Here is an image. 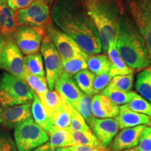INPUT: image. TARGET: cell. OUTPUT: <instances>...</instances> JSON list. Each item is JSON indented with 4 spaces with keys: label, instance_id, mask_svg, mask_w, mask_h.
Masks as SVG:
<instances>
[{
    "label": "cell",
    "instance_id": "1",
    "mask_svg": "<svg viewBox=\"0 0 151 151\" xmlns=\"http://www.w3.org/2000/svg\"><path fill=\"white\" fill-rule=\"evenodd\" d=\"M53 23L72 38L88 55L100 53L101 41L93 22L81 0H57L52 8Z\"/></svg>",
    "mask_w": 151,
    "mask_h": 151
},
{
    "label": "cell",
    "instance_id": "27",
    "mask_svg": "<svg viewBox=\"0 0 151 151\" xmlns=\"http://www.w3.org/2000/svg\"><path fill=\"white\" fill-rule=\"evenodd\" d=\"M26 69L28 72L37 76L45 78L46 71L43 67L42 55L39 52L24 57Z\"/></svg>",
    "mask_w": 151,
    "mask_h": 151
},
{
    "label": "cell",
    "instance_id": "35",
    "mask_svg": "<svg viewBox=\"0 0 151 151\" xmlns=\"http://www.w3.org/2000/svg\"><path fill=\"white\" fill-rule=\"evenodd\" d=\"M69 105L71 111V123L69 129L75 132H90L91 129L88 125L83 116L73 108L72 106Z\"/></svg>",
    "mask_w": 151,
    "mask_h": 151
},
{
    "label": "cell",
    "instance_id": "47",
    "mask_svg": "<svg viewBox=\"0 0 151 151\" xmlns=\"http://www.w3.org/2000/svg\"><path fill=\"white\" fill-rule=\"evenodd\" d=\"M150 70H151V67H150Z\"/></svg>",
    "mask_w": 151,
    "mask_h": 151
},
{
    "label": "cell",
    "instance_id": "10",
    "mask_svg": "<svg viewBox=\"0 0 151 151\" xmlns=\"http://www.w3.org/2000/svg\"><path fill=\"white\" fill-rule=\"evenodd\" d=\"M45 33L54 43L62 62L86 54L70 36L59 29L52 22L45 26Z\"/></svg>",
    "mask_w": 151,
    "mask_h": 151
},
{
    "label": "cell",
    "instance_id": "12",
    "mask_svg": "<svg viewBox=\"0 0 151 151\" xmlns=\"http://www.w3.org/2000/svg\"><path fill=\"white\" fill-rule=\"evenodd\" d=\"M31 106L32 103L16 106L0 105V125L13 129L32 118Z\"/></svg>",
    "mask_w": 151,
    "mask_h": 151
},
{
    "label": "cell",
    "instance_id": "30",
    "mask_svg": "<svg viewBox=\"0 0 151 151\" xmlns=\"http://www.w3.org/2000/svg\"><path fill=\"white\" fill-rule=\"evenodd\" d=\"M101 94L109 98L112 102L117 105H123L129 102L134 97V92H124L107 86Z\"/></svg>",
    "mask_w": 151,
    "mask_h": 151
},
{
    "label": "cell",
    "instance_id": "20",
    "mask_svg": "<svg viewBox=\"0 0 151 151\" xmlns=\"http://www.w3.org/2000/svg\"><path fill=\"white\" fill-rule=\"evenodd\" d=\"M107 53L111 62L109 73L113 77L118 75H127L133 73L134 71L126 65L122 57L120 56L115 41H113L110 44Z\"/></svg>",
    "mask_w": 151,
    "mask_h": 151
},
{
    "label": "cell",
    "instance_id": "33",
    "mask_svg": "<svg viewBox=\"0 0 151 151\" xmlns=\"http://www.w3.org/2000/svg\"><path fill=\"white\" fill-rule=\"evenodd\" d=\"M133 73L127 75H118L113 76L109 86L114 89L124 92H129L133 87Z\"/></svg>",
    "mask_w": 151,
    "mask_h": 151
},
{
    "label": "cell",
    "instance_id": "23",
    "mask_svg": "<svg viewBox=\"0 0 151 151\" xmlns=\"http://www.w3.org/2000/svg\"><path fill=\"white\" fill-rule=\"evenodd\" d=\"M87 65L89 71L99 76L108 73L110 71L111 62L109 57L105 55H91L87 59Z\"/></svg>",
    "mask_w": 151,
    "mask_h": 151
},
{
    "label": "cell",
    "instance_id": "45",
    "mask_svg": "<svg viewBox=\"0 0 151 151\" xmlns=\"http://www.w3.org/2000/svg\"><path fill=\"white\" fill-rule=\"evenodd\" d=\"M55 151H68V148H57Z\"/></svg>",
    "mask_w": 151,
    "mask_h": 151
},
{
    "label": "cell",
    "instance_id": "32",
    "mask_svg": "<svg viewBox=\"0 0 151 151\" xmlns=\"http://www.w3.org/2000/svg\"><path fill=\"white\" fill-rule=\"evenodd\" d=\"M40 99L49 116H50V115L60 106L64 100L56 90H48Z\"/></svg>",
    "mask_w": 151,
    "mask_h": 151
},
{
    "label": "cell",
    "instance_id": "39",
    "mask_svg": "<svg viewBox=\"0 0 151 151\" xmlns=\"http://www.w3.org/2000/svg\"><path fill=\"white\" fill-rule=\"evenodd\" d=\"M35 0H7V4L14 11L25 9Z\"/></svg>",
    "mask_w": 151,
    "mask_h": 151
},
{
    "label": "cell",
    "instance_id": "46",
    "mask_svg": "<svg viewBox=\"0 0 151 151\" xmlns=\"http://www.w3.org/2000/svg\"><path fill=\"white\" fill-rule=\"evenodd\" d=\"M7 0H0V5H2L6 3Z\"/></svg>",
    "mask_w": 151,
    "mask_h": 151
},
{
    "label": "cell",
    "instance_id": "13",
    "mask_svg": "<svg viewBox=\"0 0 151 151\" xmlns=\"http://www.w3.org/2000/svg\"><path fill=\"white\" fill-rule=\"evenodd\" d=\"M89 125L94 134L105 148L111 144L119 129L118 124L115 118H95Z\"/></svg>",
    "mask_w": 151,
    "mask_h": 151
},
{
    "label": "cell",
    "instance_id": "9",
    "mask_svg": "<svg viewBox=\"0 0 151 151\" xmlns=\"http://www.w3.org/2000/svg\"><path fill=\"white\" fill-rule=\"evenodd\" d=\"M40 50L44 60L46 78L48 89L52 90L56 81L63 73L61 58L54 43L46 35L43 37Z\"/></svg>",
    "mask_w": 151,
    "mask_h": 151
},
{
    "label": "cell",
    "instance_id": "34",
    "mask_svg": "<svg viewBox=\"0 0 151 151\" xmlns=\"http://www.w3.org/2000/svg\"><path fill=\"white\" fill-rule=\"evenodd\" d=\"M126 104L133 111L151 117V103L137 93H136L133 99Z\"/></svg>",
    "mask_w": 151,
    "mask_h": 151
},
{
    "label": "cell",
    "instance_id": "29",
    "mask_svg": "<svg viewBox=\"0 0 151 151\" xmlns=\"http://www.w3.org/2000/svg\"><path fill=\"white\" fill-rule=\"evenodd\" d=\"M24 81L27 82L30 88L39 97V99H41L48 91L49 89L46 78L32 74L28 72L27 69H26Z\"/></svg>",
    "mask_w": 151,
    "mask_h": 151
},
{
    "label": "cell",
    "instance_id": "8",
    "mask_svg": "<svg viewBox=\"0 0 151 151\" xmlns=\"http://www.w3.org/2000/svg\"><path fill=\"white\" fill-rule=\"evenodd\" d=\"M17 27H45L50 22L49 5L41 0H35L29 6L15 12Z\"/></svg>",
    "mask_w": 151,
    "mask_h": 151
},
{
    "label": "cell",
    "instance_id": "22",
    "mask_svg": "<svg viewBox=\"0 0 151 151\" xmlns=\"http://www.w3.org/2000/svg\"><path fill=\"white\" fill-rule=\"evenodd\" d=\"M52 124L57 127L69 128L71 123V111L69 103L65 99L50 116Z\"/></svg>",
    "mask_w": 151,
    "mask_h": 151
},
{
    "label": "cell",
    "instance_id": "3",
    "mask_svg": "<svg viewBox=\"0 0 151 151\" xmlns=\"http://www.w3.org/2000/svg\"><path fill=\"white\" fill-rule=\"evenodd\" d=\"M99 34L102 50L114 41L117 22L122 11L121 0H81Z\"/></svg>",
    "mask_w": 151,
    "mask_h": 151
},
{
    "label": "cell",
    "instance_id": "2",
    "mask_svg": "<svg viewBox=\"0 0 151 151\" xmlns=\"http://www.w3.org/2000/svg\"><path fill=\"white\" fill-rule=\"evenodd\" d=\"M115 43L124 62L132 70H139L151 63L144 39L132 18L122 11L117 22Z\"/></svg>",
    "mask_w": 151,
    "mask_h": 151
},
{
    "label": "cell",
    "instance_id": "38",
    "mask_svg": "<svg viewBox=\"0 0 151 151\" xmlns=\"http://www.w3.org/2000/svg\"><path fill=\"white\" fill-rule=\"evenodd\" d=\"M137 149L139 151H151V126H146L141 132Z\"/></svg>",
    "mask_w": 151,
    "mask_h": 151
},
{
    "label": "cell",
    "instance_id": "36",
    "mask_svg": "<svg viewBox=\"0 0 151 151\" xmlns=\"http://www.w3.org/2000/svg\"><path fill=\"white\" fill-rule=\"evenodd\" d=\"M0 151H18L16 142L10 134L0 129Z\"/></svg>",
    "mask_w": 151,
    "mask_h": 151
},
{
    "label": "cell",
    "instance_id": "37",
    "mask_svg": "<svg viewBox=\"0 0 151 151\" xmlns=\"http://www.w3.org/2000/svg\"><path fill=\"white\" fill-rule=\"evenodd\" d=\"M113 76L109 72L95 76L93 82V93L99 94L109 86Z\"/></svg>",
    "mask_w": 151,
    "mask_h": 151
},
{
    "label": "cell",
    "instance_id": "14",
    "mask_svg": "<svg viewBox=\"0 0 151 151\" xmlns=\"http://www.w3.org/2000/svg\"><path fill=\"white\" fill-rule=\"evenodd\" d=\"M55 90L73 107H75L78 100L83 94L76 83L73 76L62 73L55 84Z\"/></svg>",
    "mask_w": 151,
    "mask_h": 151
},
{
    "label": "cell",
    "instance_id": "31",
    "mask_svg": "<svg viewBox=\"0 0 151 151\" xmlns=\"http://www.w3.org/2000/svg\"><path fill=\"white\" fill-rule=\"evenodd\" d=\"M92 98L91 95L83 93L75 107H73L83 116L88 124L95 118L92 113Z\"/></svg>",
    "mask_w": 151,
    "mask_h": 151
},
{
    "label": "cell",
    "instance_id": "43",
    "mask_svg": "<svg viewBox=\"0 0 151 151\" xmlns=\"http://www.w3.org/2000/svg\"><path fill=\"white\" fill-rule=\"evenodd\" d=\"M120 151H139V150L137 149V147H134V148H129V149H126V150H120Z\"/></svg>",
    "mask_w": 151,
    "mask_h": 151
},
{
    "label": "cell",
    "instance_id": "25",
    "mask_svg": "<svg viewBox=\"0 0 151 151\" xmlns=\"http://www.w3.org/2000/svg\"><path fill=\"white\" fill-rule=\"evenodd\" d=\"M135 88L141 97L151 103V70L141 71L137 75Z\"/></svg>",
    "mask_w": 151,
    "mask_h": 151
},
{
    "label": "cell",
    "instance_id": "6",
    "mask_svg": "<svg viewBox=\"0 0 151 151\" xmlns=\"http://www.w3.org/2000/svg\"><path fill=\"white\" fill-rule=\"evenodd\" d=\"M129 16L146 42L151 58V0H124Z\"/></svg>",
    "mask_w": 151,
    "mask_h": 151
},
{
    "label": "cell",
    "instance_id": "7",
    "mask_svg": "<svg viewBox=\"0 0 151 151\" xmlns=\"http://www.w3.org/2000/svg\"><path fill=\"white\" fill-rule=\"evenodd\" d=\"M0 69L24 80L26 73L24 58L16 41L11 37L4 38V46L0 54Z\"/></svg>",
    "mask_w": 151,
    "mask_h": 151
},
{
    "label": "cell",
    "instance_id": "5",
    "mask_svg": "<svg viewBox=\"0 0 151 151\" xmlns=\"http://www.w3.org/2000/svg\"><path fill=\"white\" fill-rule=\"evenodd\" d=\"M14 139L18 151H32L48 142L49 135L30 118L15 127Z\"/></svg>",
    "mask_w": 151,
    "mask_h": 151
},
{
    "label": "cell",
    "instance_id": "41",
    "mask_svg": "<svg viewBox=\"0 0 151 151\" xmlns=\"http://www.w3.org/2000/svg\"><path fill=\"white\" fill-rule=\"evenodd\" d=\"M32 151H53V150H52L51 147H50V143L48 141V142L44 143V144L41 145V146L35 148Z\"/></svg>",
    "mask_w": 151,
    "mask_h": 151
},
{
    "label": "cell",
    "instance_id": "15",
    "mask_svg": "<svg viewBox=\"0 0 151 151\" xmlns=\"http://www.w3.org/2000/svg\"><path fill=\"white\" fill-rule=\"evenodd\" d=\"M147 125L124 128L113 139L111 150L120 151L134 148L139 145L141 132Z\"/></svg>",
    "mask_w": 151,
    "mask_h": 151
},
{
    "label": "cell",
    "instance_id": "16",
    "mask_svg": "<svg viewBox=\"0 0 151 151\" xmlns=\"http://www.w3.org/2000/svg\"><path fill=\"white\" fill-rule=\"evenodd\" d=\"M119 129L134 127L139 125H151L150 116L131 110L127 104L119 107V113L115 117Z\"/></svg>",
    "mask_w": 151,
    "mask_h": 151
},
{
    "label": "cell",
    "instance_id": "4",
    "mask_svg": "<svg viewBox=\"0 0 151 151\" xmlns=\"http://www.w3.org/2000/svg\"><path fill=\"white\" fill-rule=\"evenodd\" d=\"M33 90L24 80L4 72L0 78V105L16 106L31 103Z\"/></svg>",
    "mask_w": 151,
    "mask_h": 151
},
{
    "label": "cell",
    "instance_id": "26",
    "mask_svg": "<svg viewBox=\"0 0 151 151\" xmlns=\"http://www.w3.org/2000/svg\"><path fill=\"white\" fill-rule=\"evenodd\" d=\"M73 80L81 91L88 95H94L93 82L95 74L87 69H84L73 76Z\"/></svg>",
    "mask_w": 151,
    "mask_h": 151
},
{
    "label": "cell",
    "instance_id": "17",
    "mask_svg": "<svg viewBox=\"0 0 151 151\" xmlns=\"http://www.w3.org/2000/svg\"><path fill=\"white\" fill-rule=\"evenodd\" d=\"M92 109L98 118H115L119 113V106L102 94H94L92 98Z\"/></svg>",
    "mask_w": 151,
    "mask_h": 151
},
{
    "label": "cell",
    "instance_id": "21",
    "mask_svg": "<svg viewBox=\"0 0 151 151\" xmlns=\"http://www.w3.org/2000/svg\"><path fill=\"white\" fill-rule=\"evenodd\" d=\"M33 97L34 99L31 106L32 116L36 123L39 124L46 132H48L53 124H52L50 116H48V113H46V111L45 110L41 99L34 91Z\"/></svg>",
    "mask_w": 151,
    "mask_h": 151
},
{
    "label": "cell",
    "instance_id": "19",
    "mask_svg": "<svg viewBox=\"0 0 151 151\" xmlns=\"http://www.w3.org/2000/svg\"><path fill=\"white\" fill-rule=\"evenodd\" d=\"M50 137V147L55 151L59 148H68L74 145L69 128L57 127L52 125L47 132Z\"/></svg>",
    "mask_w": 151,
    "mask_h": 151
},
{
    "label": "cell",
    "instance_id": "48",
    "mask_svg": "<svg viewBox=\"0 0 151 151\" xmlns=\"http://www.w3.org/2000/svg\"><path fill=\"white\" fill-rule=\"evenodd\" d=\"M68 151H69V149H68Z\"/></svg>",
    "mask_w": 151,
    "mask_h": 151
},
{
    "label": "cell",
    "instance_id": "11",
    "mask_svg": "<svg viewBox=\"0 0 151 151\" xmlns=\"http://www.w3.org/2000/svg\"><path fill=\"white\" fill-rule=\"evenodd\" d=\"M45 35V27L25 26L17 27L14 38L20 51L26 55H29L39 52Z\"/></svg>",
    "mask_w": 151,
    "mask_h": 151
},
{
    "label": "cell",
    "instance_id": "44",
    "mask_svg": "<svg viewBox=\"0 0 151 151\" xmlns=\"http://www.w3.org/2000/svg\"><path fill=\"white\" fill-rule=\"evenodd\" d=\"M41 1H44V2H46V4H48V5H50V4H52V3L55 0H41Z\"/></svg>",
    "mask_w": 151,
    "mask_h": 151
},
{
    "label": "cell",
    "instance_id": "24",
    "mask_svg": "<svg viewBox=\"0 0 151 151\" xmlns=\"http://www.w3.org/2000/svg\"><path fill=\"white\" fill-rule=\"evenodd\" d=\"M71 137L74 145H84V146H91L101 150H107L100 142L99 139L96 137L92 132H75L70 129Z\"/></svg>",
    "mask_w": 151,
    "mask_h": 151
},
{
    "label": "cell",
    "instance_id": "28",
    "mask_svg": "<svg viewBox=\"0 0 151 151\" xmlns=\"http://www.w3.org/2000/svg\"><path fill=\"white\" fill-rule=\"evenodd\" d=\"M88 56L89 55L86 53L83 55L78 56L76 58H71V59L62 62L63 73L73 76L79 71L86 69L88 68L87 59H88Z\"/></svg>",
    "mask_w": 151,
    "mask_h": 151
},
{
    "label": "cell",
    "instance_id": "40",
    "mask_svg": "<svg viewBox=\"0 0 151 151\" xmlns=\"http://www.w3.org/2000/svg\"><path fill=\"white\" fill-rule=\"evenodd\" d=\"M69 151H109V150H101L94 147L84 146V145L76 144L72 146L68 147Z\"/></svg>",
    "mask_w": 151,
    "mask_h": 151
},
{
    "label": "cell",
    "instance_id": "18",
    "mask_svg": "<svg viewBox=\"0 0 151 151\" xmlns=\"http://www.w3.org/2000/svg\"><path fill=\"white\" fill-rule=\"evenodd\" d=\"M16 29L14 11L6 3L0 5V33L4 38L11 37Z\"/></svg>",
    "mask_w": 151,
    "mask_h": 151
},
{
    "label": "cell",
    "instance_id": "42",
    "mask_svg": "<svg viewBox=\"0 0 151 151\" xmlns=\"http://www.w3.org/2000/svg\"><path fill=\"white\" fill-rule=\"evenodd\" d=\"M4 46V38L2 35L0 33V54L2 51Z\"/></svg>",
    "mask_w": 151,
    "mask_h": 151
}]
</instances>
